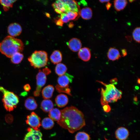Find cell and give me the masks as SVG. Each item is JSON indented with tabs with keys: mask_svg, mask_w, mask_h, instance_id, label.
Segmentation results:
<instances>
[{
	"mask_svg": "<svg viewBox=\"0 0 140 140\" xmlns=\"http://www.w3.org/2000/svg\"><path fill=\"white\" fill-rule=\"evenodd\" d=\"M60 111V118L57 123L70 133H73L85 125L83 113L76 107H66Z\"/></svg>",
	"mask_w": 140,
	"mask_h": 140,
	"instance_id": "obj_1",
	"label": "cell"
},
{
	"mask_svg": "<svg viewBox=\"0 0 140 140\" xmlns=\"http://www.w3.org/2000/svg\"><path fill=\"white\" fill-rule=\"evenodd\" d=\"M0 44V52L8 58L24 49V45L21 40L10 36L6 37Z\"/></svg>",
	"mask_w": 140,
	"mask_h": 140,
	"instance_id": "obj_2",
	"label": "cell"
},
{
	"mask_svg": "<svg viewBox=\"0 0 140 140\" xmlns=\"http://www.w3.org/2000/svg\"><path fill=\"white\" fill-rule=\"evenodd\" d=\"M105 86V89L102 88L101 103L102 105L117 101L122 97L121 91L116 88L114 85L107 84L101 81H98Z\"/></svg>",
	"mask_w": 140,
	"mask_h": 140,
	"instance_id": "obj_3",
	"label": "cell"
},
{
	"mask_svg": "<svg viewBox=\"0 0 140 140\" xmlns=\"http://www.w3.org/2000/svg\"><path fill=\"white\" fill-rule=\"evenodd\" d=\"M55 12L59 14L68 11L76 12L80 14V7L77 2L73 0H58L52 5Z\"/></svg>",
	"mask_w": 140,
	"mask_h": 140,
	"instance_id": "obj_4",
	"label": "cell"
},
{
	"mask_svg": "<svg viewBox=\"0 0 140 140\" xmlns=\"http://www.w3.org/2000/svg\"><path fill=\"white\" fill-rule=\"evenodd\" d=\"M28 61L34 68H40L47 65L48 61L47 53L43 51H36L29 57Z\"/></svg>",
	"mask_w": 140,
	"mask_h": 140,
	"instance_id": "obj_5",
	"label": "cell"
},
{
	"mask_svg": "<svg viewBox=\"0 0 140 140\" xmlns=\"http://www.w3.org/2000/svg\"><path fill=\"white\" fill-rule=\"evenodd\" d=\"M0 90L3 95L2 100L4 107L7 111H10L15 108L19 102L17 96L13 93L8 91L0 87Z\"/></svg>",
	"mask_w": 140,
	"mask_h": 140,
	"instance_id": "obj_6",
	"label": "cell"
},
{
	"mask_svg": "<svg viewBox=\"0 0 140 140\" xmlns=\"http://www.w3.org/2000/svg\"><path fill=\"white\" fill-rule=\"evenodd\" d=\"M40 120V118L36 113L33 112L27 116L26 122L34 130H39V128L41 126Z\"/></svg>",
	"mask_w": 140,
	"mask_h": 140,
	"instance_id": "obj_7",
	"label": "cell"
},
{
	"mask_svg": "<svg viewBox=\"0 0 140 140\" xmlns=\"http://www.w3.org/2000/svg\"><path fill=\"white\" fill-rule=\"evenodd\" d=\"M47 78L46 75L40 69L36 75L37 86L33 92L35 96H39L42 87L46 83Z\"/></svg>",
	"mask_w": 140,
	"mask_h": 140,
	"instance_id": "obj_8",
	"label": "cell"
},
{
	"mask_svg": "<svg viewBox=\"0 0 140 140\" xmlns=\"http://www.w3.org/2000/svg\"><path fill=\"white\" fill-rule=\"evenodd\" d=\"M27 130L28 132L23 140H42V134L40 130H36L31 128Z\"/></svg>",
	"mask_w": 140,
	"mask_h": 140,
	"instance_id": "obj_9",
	"label": "cell"
},
{
	"mask_svg": "<svg viewBox=\"0 0 140 140\" xmlns=\"http://www.w3.org/2000/svg\"><path fill=\"white\" fill-rule=\"evenodd\" d=\"M22 31L21 26L19 24L16 23L11 24L8 28V32L10 36L13 37L19 35Z\"/></svg>",
	"mask_w": 140,
	"mask_h": 140,
	"instance_id": "obj_10",
	"label": "cell"
},
{
	"mask_svg": "<svg viewBox=\"0 0 140 140\" xmlns=\"http://www.w3.org/2000/svg\"><path fill=\"white\" fill-rule=\"evenodd\" d=\"M73 76L67 73L60 76L57 79L59 85L63 87L68 86L69 83L72 82Z\"/></svg>",
	"mask_w": 140,
	"mask_h": 140,
	"instance_id": "obj_11",
	"label": "cell"
},
{
	"mask_svg": "<svg viewBox=\"0 0 140 140\" xmlns=\"http://www.w3.org/2000/svg\"><path fill=\"white\" fill-rule=\"evenodd\" d=\"M69 49L73 52L79 51L81 48L82 43L80 40L76 38L71 39L68 43Z\"/></svg>",
	"mask_w": 140,
	"mask_h": 140,
	"instance_id": "obj_12",
	"label": "cell"
},
{
	"mask_svg": "<svg viewBox=\"0 0 140 140\" xmlns=\"http://www.w3.org/2000/svg\"><path fill=\"white\" fill-rule=\"evenodd\" d=\"M115 136L118 140H125L128 137L129 132L126 128L121 127L118 128L115 132Z\"/></svg>",
	"mask_w": 140,
	"mask_h": 140,
	"instance_id": "obj_13",
	"label": "cell"
},
{
	"mask_svg": "<svg viewBox=\"0 0 140 140\" xmlns=\"http://www.w3.org/2000/svg\"><path fill=\"white\" fill-rule=\"evenodd\" d=\"M78 57L79 58L84 61H89L91 57V52L89 49L84 47L81 48L78 51Z\"/></svg>",
	"mask_w": 140,
	"mask_h": 140,
	"instance_id": "obj_14",
	"label": "cell"
},
{
	"mask_svg": "<svg viewBox=\"0 0 140 140\" xmlns=\"http://www.w3.org/2000/svg\"><path fill=\"white\" fill-rule=\"evenodd\" d=\"M57 106L59 107H62L66 106L68 103V99L65 94H60L58 95L55 99Z\"/></svg>",
	"mask_w": 140,
	"mask_h": 140,
	"instance_id": "obj_15",
	"label": "cell"
},
{
	"mask_svg": "<svg viewBox=\"0 0 140 140\" xmlns=\"http://www.w3.org/2000/svg\"><path fill=\"white\" fill-rule=\"evenodd\" d=\"M107 56L109 60L113 61L118 60L121 57L118 50L112 47L110 48L109 50Z\"/></svg>",
	"mask_w": 140,
	"mask_h": 140,
	"instance_id": "obj_16",
	"label": "cell"
},
{
	"mask_svg": "<svg viewBox=\"0 0 140 140\" xmlns=\"http://www.w3.org/2000/svg\"><path fill=\"white\" fill-rule=\"evenodd\" d=\"M54 90L53 86L48 85L43 88L41 92L42 96L43 98L48 99L52 97Z\"/></svg>",
	"mask_w": 140,
	"mask_h": 140,
	"instance_id": "obj_17",
	"label": "cell"
},
{
	"mask_svg": "<svg viewBox=\"0 0 140 140\" xmlns=\"http://www.w3.org/2000/svg\"><path fill=\"white\" fill-rule=\"evenodd\" d=\"M24 106L27 109L32 110L36 109L37 104L35 99L33 97H29L25 100Z\"/></svg>",
	"mask_w": 140,
	"mask_h": 140,
	"instance_id": "obj_18",
	"label": "cell"
},
{
	"mask_svg": "<svg viewBox=\"0 0 140 140\" xmlns=\"http://www.w3.org/2000/svg\"><path fill=\"white\" fill-rule=\"evenodd\" d=\"M62 56L61 53L59 51L56 50L53 52L50 56V59L51 61L53 64H57L62 61Z\"/></svg>",
	"mask_w": 140,
	"mask_h": 140,
	"instance_id": "obj_19",
	"label": "cell"
},
{
	"mask_svg": "<svg viewBox=\"0 0 140 140\" xmlns=\"http://www.w3.org/2000/svg\"><path fill=\"white\" fill-rule=\"evenodd\" d=\"M54 104L50 100L45 99L42 101L41 104V107L42 110L44 112H49L52 109Z\"/></svg>",
	"mask_w": 140,
	"mask_h": 140,
	"instance_id": "obj_20",
	"label": "cell"
},
{
	"mask_svg": "<svg viewBox=\"0 0 140 140\" xmlns=\"http://www.w3.org/2000/svg\"><path fill=\"white\" fill-rule=\"evenodd\" d=\"M80 15L84 19H90L92 16V10L90 8L88 7L83 8L80 10Z\"/></svg>",
	"mask_w": 140,
	"mask_h": 140,
	"instance_id": "obj_21",
	"label": "cell"
},
{
	"mask_svg": "<svg viewBox=\"0 0 140 140\" xmlns=\"http://www.w3.org/2000/svg\"><path fill=\"white\" fill-rule=\"evenodd\" d=\"M61 111L57 108H53L49 112V117L53 121H58L60 119Z\"/></svg>",
	"mask_w": 140,
	"mask_h": 140,
	"instance_id": "obj_22",
	"label": "cell"
},
{
	"mask_svg": "<svg viewBox=\"0 0 140 140\" xmlns=\"http://www.w3.org/2000/svg\"><path fill=\"white\" fill-rule=\"evenodd\" d=\"M114 7L117 11L124 9L126 6L127 1L125 0H117L114 1Z\"/></svg>",
	"mask_w": 140,
	"mask_h": 140,
	"instance_id": "obj_23",
	"label": "cell"
},
{
	"mask_svg": "<svg viewBox=\"0 0 140 140\" xmlns=\"http://www.w3.org/2000/svg\"><path fill=\"white\" fill-rule=\"evenodd\" d=\"M67 70V68L66 66L62 63L57 64L55 68L56 73L59 76L65 73Z\"/></svg>",
	"mask_w": 140,
	"mask_h": 140,
	"instance_id": "obj_24",
	"label": "cell"
},
{
	"mask_svg": "<svg viewBox=\"0 0 140 140\" xmlns=\"http://www.w3.org/2000/svg\"><path fill=\"white\" fill-rule=\"evenodd\" d=\"M53 121L49 117L44 118L42 121L41 125L43 128L46 129H51L54 125Z\"/></svg>",
	"mask_w": 140,
	"mask_h": 140,
	"instance_id": "obj_25",
	"label": "cell"
},
{
	"mask_svg": "<svg viewBox=\"0 0 140 140\" xmlns=\"http://www.w3.org/2000/svg\"><path fill=\"white\" fill-rule=\"evenodd\" d=\"M23 57V55L21 52H17L13 54L10 58L11 61L12 63L17 64L21 61Z\"/></svg>",
	"mask_w": 140,
	"mask_h": 140,
	"instance_id": "obj_26",
	"label": "cell"
},
{
	"mask_svg": "<svg viewBox=\"0 0 140 140\" xmlns=\"http://www.w3.org/2000/svg\"><path fill=\"white\" fill-rule=\"evenodd\" d=\"M16 0H0V4L3 6L4 10L7 11L10 8L12 7L13 3Z\"/></svg>",
	"mask_w": 140,
	"mask_h": 140,
	"instance_id": "obj_27",
	"label": "cell"
},
{
	"mask_svg": "<svg viewBox=\"0 0 140 140\" xmlns=\"http://www.w3.org/2000/svg\"><path fill=\"white\" fill-rule=\"evenodd\" d=\"M55 88L56 90L59 93H65L69 95L72 96L71 90L69 88L68 86L63 87L57 85L55 86Z\"/></svg>",
	"mask_w": 140,
	"mask_h": 140,
	"instance_id": "obj_28",
	"label": "cell"
},
{
	"mask_svg": "<svg viewBox=\"0 0 140 140\" xmlns=\"http://www.w3.org/2000/svg\"><path fill=\"white\" fill-rule=\"evenodd\" d=\"M89 135L83 132H78L75 136V140H89Z\"/></svg>",
	"mask_w": 140,
	"mask_h": 140,
	"instance_id": "obj_29",
	"label": "cell"
},
{
	"mask_svg": "<svg viewBox=\"0 0 140 140\" xmlns=\"http://www.w3.org/2000/svg\"><path fill=\"white\" fill-rule=\"evenodd\" d=\"M140 27L136 28L132 32V36L134 40L136 42L139 43L140 40Z\"/></svg>",
	"mask_w": 140,
	"mask_h": 140,
	"instance_id": "obj_30",
	"label": "cell"
},
{
	"mask_svg": "<svg viewBox=\"0 0 140 140\" xmlns=\"http://www.w3.org/2000/svg\"><path fill=\"white\" fill-rule=\"evenodd\" d=\"M69 20H74L78 19L80 16V14L76 12L68 11L66 13Z\"/></svg>",
	"mask_w": 140,
	"mask_h": 140,
	"instance_id": "obj_31",
	"label": "cell"
},
{
	"mask_svg": "<svg viewBox=\"0 0 140 140\" xmlns=\"http://www.w3.org/2000/svg\"><path fill=\"white\" fill-rule=\"evenodd\" d=\"M60 19L63 23H67L69 19L66 13H63L60 14Z\"/></svg>",
	"mask_w": 140,
	"mask_h": 140,
	"instance_id": "obj_32",
	"label": "cell"
},
{
	"mask_svg": "<svg viewBox=\"0 0 140 140\" xmlns=\"http://www.w3.org/2000/svg\"><path fill=\"white\" fill-rule=\"evenodd\" d=\"M42 72L46 75L50 74L51 71L50 69L47 67H46L43 69Z\"/></svg>",
	"mask_w": 140,
	"mask_h": 140,
	"instance_id": "obj_33",
	"label": "cell"
},
{
	"mask_svg": "<svg viewBox=\"0 0 140 140\" xmlns=\"http://www.w3.org/2000/svg\"><path fill=\"white\" fill-rule=\"evenodd\" d=\"M6 120L8 123H11L13 121L12 116L11 115H7L5 117Z\"/></svg>",
	"mask_w": 140,
	"mask_h": 140,
	"instance_id": "obj_34",
	"label": "cell"
},
{
	"mask_svg": "<svg viewBox=\"0 0 140 140\" xmlns=\"http://www.w3.org/2000/svg\"><path fill=\"white\" fill-rule=\"evenodd\" d=\"M56 23L57 25L62 26L63 23L61 20L60 18L59 19H58L56 20Z\"/></svg>",
	"mask_w": 140,
	"mask_h": 140,
	"instance_id": "obj_35",
	"label": "cell"
},
{
	"mask_svg": "<svg viewBox=\"0 0 140 140\" xmlns=\"http://www.w3.org/2000/svg\"><path fill=\"white\" fill-rule=\"evenodd\" d=\"M24 89L26 91H29L31 89V87L30 85L27 84L24 86Z\"/></svg>",
	"mask_w": 140,
	"mask_h": 140,
	"instance_id": "obj_36",
	"label": "cell"
},
{
	"mask_svg": "<svg viewBox=\"0 0 140 140\" xmlns=\"http://www.w3.org/2000/svg\"><path fill=\"white\" fill-rule=\"evenodd\" d=\"M110 82L111 84L114 85L116 84L117 83V79L116 78L113 79L110 81Z\"/></svg>",
	"mask_w": 140,
	"mask_h": 140,
	"instance_id": "obj_37",
	"label": "cell"
},
{
	"mask_svg": "<svg viewBox=\"0 0 140 140\" xmlns=\"http://www.w3.org/2000/svg\"><path fill=\"white\" fill-rule=\"evenodd\" d=\"M105 111H109L110 110V107L109 105H105L103 107Z\"/></svg>",
	"mask_w": 140,
	"mask_h": 140,
	"instance_id": "obj_38",
	"label": "cell"
},
{
	"mask_svg": "<svg viewBox=\"0 0 140 140\" xmlns=\"http://www.w3.org/2000/svg\"><path fill=\"white\" fill-rule=\"evenodd\" d=\"M122 56H124L127 54V52L126 50L123 49L122 50Z\"/></svg>",
	"mask_w": 140,
	"mask_h": 140,
	"instance_id": "obj_39",
	"label": "cell"
},
{
	"mask_svg": "<svg viewBox=\"0 0 140 140\" xmlns=\"http://www.w3.org/2000/svg\"><path fill=\"white\" fill-rule=\"evenodd\" d=\"M111 6V4L109 2H108L107 3L106 5V7L107 10H108L110 8Z\"/></svg>",
	"mask_w": 140,
	"mask_h": 140,
	"instance_id": "obj_40",
	"label": "cell"
},
{
	"mask_svg": "<svg viewBox=\"0 0 140 140\" xmlns=\"http://www.w3.org/2000/svg\"><path fill=\"white\" fill-rule=\"evenodd\" d=\"M110 0H100L99 1L101 3H103L105 2H108L110 1Z\"/></svg>",
	"mask_w": 140,
	"mask_h": 140,
	"instance_id": "obj_41",
	"label": "cell"
},
{
	"mask_svg": "<svg viewBox=\"0 0 140 140\" xmlns=\"http://www.w3.org/2000/svg\"><path fill=\"white\" fill-rule=\"evenodd\" d=\"M140 79L138 78L137 80V83H138L139 84L140 83Z\"/></svg>",
	"mask_w": 140,
	"mask_h": 140,
	"instance_id": "obj_42",
	"label": "cell"
},
{
	"mask_svg": "<svg viewBox=\"0 0 140 140\" xmlns=\"http://www.w3.org/2000/svg\"><path fill=\"white\" fill-rule=\"evenodd\" d=\"M129 1L130 2H132V1H134L133 0H130V1Z\"/></svg>",
	"mask_w": 140,
	"mask_h": 140,
	"instance_id": "obj_43",
	"label": "cell"
},
{
	"mask_svg": "<svg viewBox=\"0 0 140 140\" xmlns=\"http://www.w3.org/2000/svg\"></svg>",
	"mask_w": 140,
	"mask_h": 140,
	"instance_id": "obj_44",
	"label": "cell"
}]
</instances>
